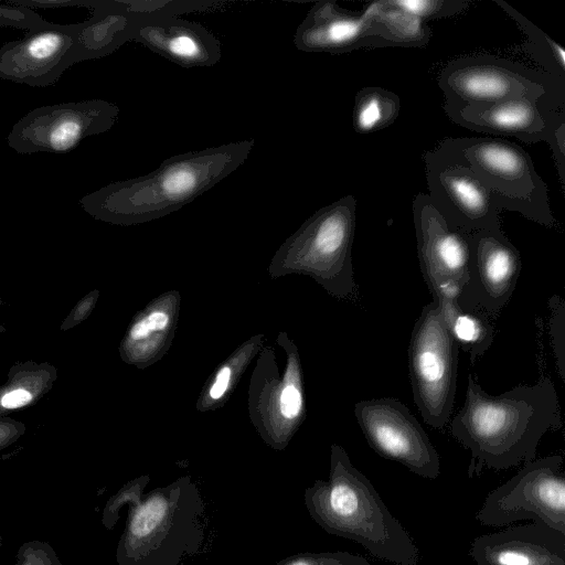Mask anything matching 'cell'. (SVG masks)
Segmentation results:
<instances>
[{"label": "cell", "instance_id": "f1b7e54d", "mask_svg": "<svg viewBox=\"0 0 565 565\" xmlns=\"http://www.w3.org/2000/svg\"><path fill=\"white\" fill-rule=\"evenodd\" d=\"M46 22L34 10L21 6L0 3V26L30 31Z\"/></svg>", "mask_w": 565, "mask_h": 565}, {"label": "cell", "instance_id": "6da1fadb", "mask_svg": "<svg viewBox=\"0 0 565 565\" xmlns=\"http://www.w3.org/2000/svg\"><path fill=\"white\" fill-rule=\"evenodd\" d=\"M562 426L557 391L548 376L493 396L468 374L465 403L451 419L450 434L470 451L472 477L534 460L542 437Z\"/></svg>", "mask_w": 565, "mask_h": 565}, {"label": "cell", "instance_id": "484cf974", "mask_svg": "<svg viewBox=\"0 0 565 565\" xmlns=\"http://www.w3.org/2000/svg\"><path fill=\"white\" fill-rule=\"evenodd\" d=\"M392 3L423 22L450 18L469 8L468 0H391Z\"/></svg>", "mask_w": 565, "mask_h": 565}, {"label": "cell", "instance_id": "9a60e30c", "mask_svg": "<svg viewBox=\"0 0 565 565\" xmlns=\"http://www.w3.org/2000/svg\"><path fill=\"white\" fill-rule=\"evenodd\" d=\"M443 109L456 125L491 135L511 136L535 143L550 142L565 124L564 109H556L530 98L492 104H461L445 100Z\"/></svg>", "mask_w": 565, "mask_h": 565}, {"label": "cell", "instance_id": "1f68e13d", "mask_svg": "<svg viewBox=\"0 0 565 565\" xmlns=\"http://www.w3.org/2000/svg\"><path fill=\"white\" fill-rule=\"evenodd\" d=\"M301 395L299 391L294 386H287L280 395V411L284 416L288 418L296 417L301 408Z\"/></svg>", "mask_w": 565, "mask_h": 565}, {"label": "cell", "instance_id": "7402d4cb", "mask_svg": "<svg viewBox=\"0 0 565 565\" xmlns=\"http://www.w3.org/2000/svg\"><path fill=\"white\" fill-rule=\"evenodd\" d=\"M383 46H425L431 35L428 25L395 7L391 0L374 1L365 8Z\"/></svg>", "mask_w": 565, "mask_h": 565}, {"label": "cell", "instance_id": "30bf717a", "mask_svg": "<svg viewBox=\"0 0 565 565\" xmlns=\"http://www.w3.org/2000/svg\"><path fill=\"white\" fill-rule=\"evenodd\" d=\"M119 107L93 98L40 106L21 117L7 142L18 153H66L86 137L108 131L119 117Z\"/></svg>", "mask_w": 565, "mask_h": 565}, {"label": "cell", "instance_id": "7c38bea8", "mask_svg": "<svg viewBox=\"0 0 565 565\" xmlns=\"http://www.w3.org/2000/svg\"><path fill=\"white\" fill-rule=\"evenodd\" d=\"M358 424L370 447L380 456L427 479L440 473L439 455L423 426L398 399L381 397L355 404Z\"/></svg>", "mask_w": 565, "mask_h": 565}, {"label": "cell", "instance_id": "ac0fdd59", "mask_svg": "<svg viewBox=\"0 0 565 565\" xmlns=\"http://www.w3.org/2000/svg\"><path fill=\"white\" fill-rule=\"evenodd\" d=\"M469 554L477 565H565V534L532 522L476 537Z\"/></svg>", "mask_w": 565, "mask_h": 565}, {"label": "cell", "instance_id": "603a6c76", "mask_svg": "<svg viewBox=\"0 0 565 565\" xmlns=\"http://www.w3.org/2000/svg\"><path fill=\"white\" fill-rule=\"evenodd\" d=\"M494 2L511 17L523 32L525 36L523 50L540 66V71L565 83L564 49L507 2L501 0Z\"/></svg>", "mask_w": 565, "mask_h": 565}, {"label": "cell", "instance_id": "5bb4252c", "mask_svg": "<svg viewBox=\"0 0 565 565\" xmlns=\"http://www.w3.org/2000/svg\"><path fill=\"white\" fill-rule=\"evenodd\" d=\"M355 221L356 200L348 194L318 210L297 234L298 243L328 274L331 287L341 297L356 290L351 254Z\"/></svg>", "mask_w": 565, "mask_h": 565}, {"label": "cell", "instance_id": "4dcf8cb0", "mask_svg": "<svg viewBox=\"0 0 565 565\" xmlns=\"http://www.w3.org/2000/svg\"><path fill=\"white\" fill-rule=\"evenodd\" d=\"M26 430L22 422L0 417V450L18 440Z\"/></svg>", "mask_w": 565, "mask_h": 565}, {"label": "cell", "instance_id": "e0dca14e", "mask_svg": "<svg viewBox=\"0 0 565 565\" xmlns=\"http://www.w3.org/2000/svg\"><path fill=\"white\" fill-rule=\"evenodd\" d=\"M295 46L307 53H349L361 47H382L377 29L364 10L349 11L335 1H318L294 35Z\"/></svg>", "mask_w": 565, "mask_h": 565}, {"label": "cell", "instance_id": "83f0119b", "mask_svg": "<svg viewBox=\"0 0 565 565\" xmlns=\"http://www.w3.org/2000/svg\"><path fill=\"white\" fill-rule=\"evenodd\" d=\"M276 565H371L364 557L349 552L301 553Z\"/></svg>", "mask_w": 565, "mask_h": 565}, {"label": "cell", "instance_id": "5b68a950", "mask_svg": "<svg viewBox=\"0 0 565 565\" xmlns=\"http://www.w3.org/2000/svg\"><path fill=\"white\" fill-rule=\"evenodd\" d=\"M446 140L487 186L502 211L516 212L545 227L557 226L547 184L522 147L491 137Z\"/></svg>", "mask_w": 565, "mask_h": 565}, {"label": "cell", "instance_id": "d590c367", "mask_svg": "<svg viewBox=\"0 0 565 565\" xmlns=\"http://www.w3.org/2000/svg\"><path fill=\"white\" fill-rule=\"evenodd\" d=\"M3 303H4L3 300L0 298V306L3 305Z\"/></svg>", "mask_w": 565, "mask_h": 565}, {"label": "cell", "instance_id": "44dd1931", "mask_svg": "<svg viewBox=\"0 0 565 565\" xmlns=\"http://www.w3.org/2000/svg\"><path fill=\"white\" fill-rule=\"evenodd\" d=\"M0 385V417L30 407L44 397L57 379V371L49 362L32 360L14 363Z\"/></svg>", "mask_w": 565, "mask_h": 565}, {"label": "cell", "instance_id": "8992f818", "mask_svg": "<svg viewBox=\"0 0 565 565\" xmlns=\"http://www.w3.org/2000/svg\"><path fill=\"white\" fill-rule=\"evenodd\" d=\"M445 100L492 104L530 98L556 109L565 106V83L514 61L491 55L450 61L438 75Z\"/></svg>", "mask_w": 565, "mask_h": 565}, {"label": "cell", "instance_id": "4316f807", "mask_svg": "<svg viewBox=\"0 0 565 565\" xmlns=\"http://www.w3.org/2000/svg\"><path fill=\"white\" fill-rule=\"evenodd\" d=\"M550 335L561 379L565 375V303L559 296L554 295L548 300Z\"/></svg>", "mask_w": 565, "mask_h": 565}, {"label": "cell", "instance_id": "3957f363", "mask_svg": "<svg viewBox=\"0 0 565 565\" xmlns=\"http://www.w3.org/2000/svg\"><path fill=\"white\" fill-rule=\"evenodd\" d=\"M305 504L327 533L354 541L394 564L417 563L418 550L408 532L341 447L332 448L329 481L308 488Z\"/></svg>", "mask_w": 565, "mask_h": 565}, {"label": "cell", "instance_id": "8fae6325", "mask_svg": "<svg viewBox=\"0 0 565 565\" xmlns=\"http://www.w3.org/2000/svg\"><path fill=\"white\" fill-rule=\"evenodd\" d=\"M90 60L84 22H45L0 46V79L46 87L58 82L72 65Z\"/></svg>", "mask_w": 565, "mask_h": 565}, {"label": "cell", "instance_id": "277c9868", "mask_svg": "<svg viewBox=\"0 0 565 565\" xmlns=\"http://www.w3.org/2000/svg\"><path fill=\"white\" fill-rule=\"evenodd\" d=\"M200 490L181 480L137 501L125 539L127 565H183L206 540Z\"/></svg>", "mask_w": 565, "mask_h": 565}, {"label": "cell", "instance_id": "d4e9b609", "mask_svg": "<svg viewBox=\"0 0 565 565\" xmlns=\"http://www.w3.org/2000/svg\"><path fill=\"white\" fill-rule=\"evenodd\" d=\"M103 4L140 19L181 17L186 13L205 12L223 8L221 0H102Z\"/></svg>", "mask_w": 565, "mask_h": 565}, {"label": "cell", "instance_id": "ba28073f", "mask_svg": "<svg viewBox=\"0 0 565 565\" xmlns=\"http://www.w3.org/2000/svg\"><path fill=\"white\" fill-rule=\"evenodd\" d=\"M476 519L495 527L530 520L565 534L563 456L524 462L511 479L489 492Z\"/></svg>", "mask_w": 565, "mask_h": 565}, {"label": "cell", "instance_id": "d6986e66", "mask_svg": "<svg viewBox=\"0 0 565 565\" xmlns=\"http://www.w3.org/2000/svg\"><path fill=\"white\" fill-rule=\"evenodd\" d=\"M132 41L183 67H206L222 57L221 42L201 23L181 17L140 19Z\"/></svg>", "mask_w": 565, "mask_h": 565}, {"label": "cell", "instance_id": "d6a6232c", "mask_svg": "<svg viewBox=\"0 0 565 565\" xmlns=\"http://www.w3.org/2000/svg\"><path fill=\"white\" fill-rule=\"evenodd\" d=\"M230 376L231 370L226 366L218 372L216 380L210 390V395L212 398H220L224 394L230 382Z\"/></svg>", "mask_w": 565, "mask_h": 565}, {"label": "cell", "instance_id": "ffe728a7", "mask_svg": "<svg viewBox=\"0 0 565 565\" xmlns=\"http://www.w3.org/2000/svg\"><path fill=\"white\" fill-rule=\"evenodd\" d=\"M430 292L439 305L449 334L473 364L494 340L492 320L479 311L463 309L458 302L460 289L454 285L439 286Z\"/></svg>", "mask_w": 565, "mask_h": 565}, {"label": "cell", "instance_id": "52a82bcc", "mask_svg": "<svg viewBox=\"0 0 565 565\" xmlns=\"http://www.w3.org/2000/svg\"><path fill=\"white\" fill-rule=\"evenodd\" d=\"M459 348L449 334L435 298L415 321L408 344L414 403L424 422L441 429L448 423L457 390Z\"/></svg>", "mask_w": 565, "mask_h": 565}, {"label": "cell", "instance_id": "836d02e7", "mask_svg": "<svg viewBox=\"0 0 565 565\" xmlns=\"http://www.w3.org/2000/svg\"><path fill=\"white\" fill-rule=\"evenodd\" d=\"M149 329L152 330H162L168 323V317L160 311L152 312L150 316L145 318Z\"/></svg>", "mask_w": 565, "mask_h": 565}, {"label": "cell", "instance_id": "cb8c5ba5", "mask_svg": "<svg viewBox=\"0 0 565 565\" xmlns=\"http://www.w3.org/2000/svg\"><path fill=\"white\" fill-rule=\"evenodd\" d=\"M401 110L399 97L383 87L367 86L358 90L353 105V127L359 134H371L391 126Z\"/></svg>", "mask_w": 565, "mask_h": 565}, {"label": "cell", "instance_id": "2e32d148", "mask_svg": "<svg viewBox=\"0 0 565 565\" xmlns=\"http://www.w3.org/2000/svg\"><path fill=\"white\" fill-rule=\"evenodd\" d=\"M413 220L423 278L429 288L454 285L461 291L468 279V233L451 228L426 193L413 200Z\"/></svg>", "mask_w": 565, "mask_h": 565}, {"label": "cell", "instance_id": "7a4b0ae2", "mask_svg": "<svg viewBox=\"0 0 565 565\" xmlns=\"http://www.w3.org/2000/svg\"><path fill=\"white\" fill-rule=\"evenodd\" d=\"M254 139L231 141L172 156L153 171L109 183L81 198V207L94 218L134 224L161 217L215 186L250 154Z\"/></svg>", "mask_w": 565, "mask_h": 565}, {"label": "cell", "instance_id": "9c48e42d", "mask_svg": "<svg viewBox=\"0 0 565 565\" xmlns=\"http://www.w3.org/2000/svg\"><path fill=\"white\" fill-rule=\"evenodd\" d=\"M423 160L428 196L451 228L473 233L502 227V209L446 139L427 151Z\"/></svg>", "mask_w": 565, "mask_h": 565}, {"label": "cell", "instance_id": "e575fe53", "mask_svg": "<svg viewBox=\"0 0 565 565\" xmlns=\"http://www.w3.org/2000/svg\"><path fill=\"white\" fill-rule=\"evenodd\" d=\"M396 565H418L417 563H405V564H396Z\"/></svg>", "mask_w": 565, "mask_h": 565}, {"label": "cell", "instance_id": "4fadbf2b", "mask_svg": "<svg viewBox=\"0 0 565 565\" xmlns=\"http://www.w3.org/2000/svg\"><path fill=\"white\" fill-rule=\"evenodd\" d=\"M468 279L459 305L494 319L510 300L522 270L520 252L502 227L468 233Z\"/></svg>", "mask_w": 565, "mask_h": 565}, {"label": "cell", "instance_id": "f546056e", "mask_svg": "<svg viewBox=\"0 0 565 565\" xmlns=\"http://www.w3.org/2000/svg\"><path fill=\"white\" fill-rule=\"evenodd\" d=\"M97 299V291L94 290L83 297L62 321L61 331H68L85 320L93 310Z\"/></svg>", "mask_w": 565, "mask_h": 565}]
</instances>
